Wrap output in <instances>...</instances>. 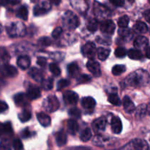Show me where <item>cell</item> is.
<instances>
[{"label": "cell", "instance_id": "cell-1", "mask_svg": "<svg viewBox=\"0 0 150 150\" xmlns=\"http://www.w3.org/2000/svg\"><path fill=\"white\" fill-rule=\"evenodd\" d=\"M149 76L147 72L144 70H138L129 75L125 81V83L130 86H142L149 82Z\"/></svg>", "mask_w": 150, "mask_h": 150}, {"label": "cell", "instance_id": "cell-2", "mask_svg": "<svg viewBox=\"0 0 150 150\" xmlns=\"http://www.w3.org/2000/svg\"><path fill=\"white\" fill-rule=\"evenodd\" d=\"M62 24L66 29L73 30L79 26V18L73 12L67 11L62 16Z\"/></svg>", "mask_w": 150, "mask_h": 150}, {"label": "cell", "instance_id": "cell-3", "mask_svg": "<svg viewBox=\"0 0 150 150\" xmlns=\"http://www.w3.org/2000/svg\"><path fill=\"white\" fill-rule=\"evenodd\" d=\"M7 31L10 37H21L25 35L26 28L22 23L13 22L7 26Z\"/></svg>", "mask_w": 150, "mask_h": 150}, {"label": "cell", "instance_id": "cell-4", "mask_svg": "<svg viewBox=\"0 0 150 150\" xmlns=\"http://www.w3.org/2000/svg\"><path fill=\"white\" fill-rule=\"evenodd\" d=\"M42 106L48 112H54L59 108V102L57 97L54 95H50L44 100Z\"/></svg>", "mask_w": 150, "mask_h": 150}, {"label": "cell", "instance_id": "cell-5", "mask_svg": "<svg viewBox=\"0 0 150 150\" xmlns=\"http://www.w3.org/2000/svg\"><path fill=\"white\" fill-rule=\"evenodd\" d=\"M122 149H148L149 146L145 141L142 139H136L131 141L130 143L127 144L126 146L122 147Z\"/></svg>", "mask_w": 150, "mask_h": 150}, {"label": "cell", "instance_id": "cell-6", "mask_svg": "<svg viewBox=\"0 0 150 150\" xmlns=\"http://www.w3.org/2000/svg\"><path fill=\"white\" fill-rule=\"evenodd\" d=\"M97 52H98V51L96 49V46L92 42H86L82 48V54H83V55L85 57L90 59L95 57Z\"/></svg>", "mask_w": 150, "mask_h": 150}, {"label": "cell", "instance_id": "cell-7", "mask_svg": "<svg viewBox=\"0 0 150 150\" xmlns=\"http://www.w3.org/2000/svg\"><path fill=\"white\" fill-rule=\"evenodd\" d=\"M116 29V25L112 20H105L101 22L100 30L103 33L112 35Z\"/></svg>", "mask_w": 150, "mask_h": 150}, {"label": "cell", "instance_id": "cell-8", "mask_svg": "<svg viewBox=\"0 0 150 150\" xmlns=\"http://www.w3.org/2000/svg\"><path fill=\"white\" fill-rule=\"evenodd\" d=\"M51 10V5L47 1H42V3L35 5L34 7L33 13L35 16H40L45 15Z\"/></svg>", "mask_w": 150, "mask_h": 150}, {"label": "cell", "instance_id": "cell-9", "mask_svg": "<svg viewBox=\"0 0 150 150\" xmlns=\"http://www.w3.org/2000/svg\"><path fill=\"white\" fill-rule=\"evenodd\" d=\"M86 67L95 77H100L101 76L100 65L98 62L90 59L86 63Z\"/></svg>", "mask_w": 150, "mask_h": 150}, {"label": "cell", "instance_id": "cell-10", "mask_svg": "<svg viewBox=\"0 0 150 150\" xmlns=\"http://www.w3.org/2000/svg\"><path fill=\"white\" fill-rule=\"evenodd\" d=\"M92 129L95 133H102L105 130V127H106V120L104 117H100L92 122Z\"/></svg>", "mask_w": 150, "mask_h": 150}, {"label": "cell", "instance_id": "cell-11", "mask_svg": "<svg viewBox=\"0 0 150 150\" xmlns=\"http://www.w3.org/2000/svg\"><path fill=\"white\" fill-rule=\"evenodd\" d=\"M63 99L67 104L76 105L79 100V96L73 91H67L63 94Z\"/></svg>", "mask_w": 150, "mask_h": 150}, {"label": "cell", "instance_id": "cell-12", "mask_svg": "<svg viewBox=\"0 0 150 150\" xmlns=\"http://www.w3.org/2000/svg\"><path fill=\"white\" fill-rule=\"evenodd\" d=\"M29 97L27 95L23 93H18L13 98L14 102L16 105L21 107H24L29 104Z\"/></svg>", "mask_w": 150, "mask_h": 150}, {"label": "cell", "instance_id": "cell-13", "mask_svg": "<svg viewBox=\"0 0 150 150\" xmlns=\"http://www.w3.org/2000/svg\"><path fill=\"white\" fill-rule=\"evenodd\" d=\"M1 73L6 77L13 78L17 76L18 70L15 67L9 64H4L1 67Z\"/></svg>", "mask_w": 150, "mask_h": 150}, {"label": "cell", "instance_id": "cell-14", "mask_svg": "<svg viewBox=\"0 0 150 150\" xmlns=\"http://www.w3.org/2000/svg\"><path fill=\"white\" fill-rule=\"evenodd\" d=\"M26 95L30 100H36L41 96V92L38 86L31 85L28 87Z\"/></svg>", "mask_w": 150, "mask_h": 150}, {"label": "cell", "instance_id": "cell-15", "mask_svg": "<svg viewBox=\"0 0 150 150\" xmlns=\"http://www.w3.org/2000/svg\"><path fill=\"white\" fill-rule=\"evenodd\" d=\"M111 125L113 133H116V134H119L122 130V124L121 120L119 117H113L111 122Z\"/></svg>", "mask_w": 150, "mask_h": 150}, {"label": "cell", "instance_id": "cell-16", "mask_svg": "<svg viewBox=\"0 0 150 150\" xmlns=\"http://www.w3.org/2000/svg\"><path fill=\"white\" fill-rule=\"evenodd\" d=\"M31 64L30 58L27 56H21L17 59V64L21 70H26L29 68Z\"/></svg>", "mask_w": 150, "mask_h": 150}, {"label": "cell", "instance_id": "cell-17", "mask_svg": "<svg viewBox=\"0 0 150 150\" xmlns=\"http://www.w3.org/2000/svg\"><path fill=\"white\" fill-rule=\"evenodd\" d=\"M67 134L63 130L58 131L55 135L56 142L59 146H62L65 145L67 143Z\"/></svg>", "mask_w": 150, "mask_h": 150}, {"label": "cell", "instance_id": "cell-18", "mask_svg": "<svg viewBox=\"0 0 150 150\" xmlns=\"http://www.w3.org/2000/svg\"><path fill=\"white\" fill-rule=\"evenodd\" d=\"M96 101L92 97H85L81 100V105L86 110H92L95 108Z\"/></svg>", "mask_w": 150, "mask_h": 150}, {"label": "cell", "instance_id": "cell-19", "mask_svg": "<svg viewBox=\"0 0 150 150\" xmlns=\"http://www.w3.org/2000/svg\"><path fill=\"white\" fill-rule=\"evenodd\" d=\"M29 76L36 81L37 82H42L43 81V75L42 73L40 70H38L36 67H32L29 70Z\"/></svg>", "mask_w": 150, "mask_h": 150}, {"label": "cell", "instance_id": "cell-20", "mask_svg": "<svg viewBox=\"0 0 150 150\" xmlns=\"http://www.w3.org/2000/svg\"><path fill=\"white\" fill-rule=\"evenodd\" d=\"M123 106H124L125 111L128 114H131L136 109L134 103L128 96H125L123 99Z\"/></svg>", "mask_w": 150, "mask_h": 150}, {"label": "cell", "instance_id": "cell-21", "mask_svg": "<svg viewBox=\"0 0 150 150\" xmlns=\"http://www.w3.org/2000/svg\"><path fill=\"white\" fill-rule=\"evenodd\" d=\"M37 118H38V122L42 126V127H48L51 125V118L48 115L43 112L38 113L37 115Z\"/></svg>", "mask_w": 150, "mask_h": 150}, {"label": "cell", "instance_id": "cell-22", "mask_svg": "<svg viewBox=\"0 0 150 150\" xmlns=\"http://www.w3.org/2000/svg\"><path fill=\"white\" fill-rule=\"evenodd\" d=\"M149 44V40L144 36H139L134 41V46L137 48H144Z\"/></svg>", "mask_w": 150, "mask_h": 150}, {"label": "cell", "instance_id": "cell-23", "mask_svg": "<svg viewBox=\"0 0 150 150\" xmlns=\"http://www.w3.org/2000/svg\"><path fill=\"white\" fill-rule=\"evenodd\" d=\"M67 73H68L69 76H71V77H77L79 75V73H80L78 64L75 62L68 64V66H67Z\"/></svg>", "mask_w": 150, "mask_h": 150}, {"label": "cell", "instance_id": "cell-24", "mask_svg": "<svg viewBox=\"0 0 150 150\" xmlns=\"http://www.w3.org/2000/svg\"><path fill=\"white\" fill-rule=\"evenodd\" d=\"M79 128V124L74 120H69L67 121V130L71 135H75Z\"/></svg>", "mask_w": 150, "mask_h": 150}, {"label": "cell", "instance_id": "cell-25", "mask_svg": "<svg viewBox=\"0 0 150 150\" xmlns=\"http://www.w3.org/2000/svg\"><path fill=\"white\" fill-rule=\"evenodd\" d=\"M133 29L135 30V32L139 34H144L147 32L148 27L146 23L144 22L138 21L133 26Z\"/></svg>", "mask_w": 150, "mask_h": 150}, {"label": "cell", "instance_id": "cell-26", "mask_svg": "<svg viewBox=\"0 0 150 150\" xmlns=\"http://www.w3.org/2000/svg\"><path fill=\"white\" fill-rule=\"evenodd\" d=\"M98 57L100 60L101 61H104V60L107 59L110 54V50L107 49L105 48H99L98 50Z\"/></svg>", "mask_w": 150, "mask_h": 150}, {"label": "cell", "instance_id": "cell-27", "mask_svg": "<svg viewBox=\"0 0 150 150\" xmlns=\"http://www.w3.org/2000/svg\"><path fill=\"white\" fill-rule=\"evenodd\" d=\"M146 109H147V107H146V105L145 104H142V105H139L137 108V109H136V118L138 120H142L143 117H144V116L146 114Z\"/></svg>", "mask_w": 150, "mask_h": 150}, {"label": "cell", "instance_id": "cell-28", "mask_svg": "<svg viewBox=\"0 0 150 150\" xmlns=\"http://www.w3.org/2000/svg\"><path fill=\"white\" fill-rule=\"evenodd\" d=\"M28 15H29V12H28V9L26 6H21V7H19L17 13V16L19 18L23 21H26L28 19Z\"/></svg>", "mask_w": 150, "mask_h": 150}, {"label": "cell", "instance_id": "cell-29", "mask_svg": "<svg viewBox=\"0 0 150 150\" xmlns=\"http://www.w3.org/2000/svg\"><path fill=\"white\" fill-rule=\"evenodd\" d=\"M32 118V114L29 111L25 109L23 110L20 114H18V119L21 122H26Z\"/></svg>", "mask_w": 150, "mask_h": 150}, {"label": "cell", "instance_id": "cell-30", "mask_svg": "<svg viewBox=\"0 0 150 150\" xmlns=\"http://www.w3.org/2000/svg\"><path fill=\"white\" fill-rule=\"evenodd\" d=\"M127 54L129 58L133 60H139L142 58V53L137 49H130Z\"/></svg>", "mask_w": 150, "mask_h": 150}, {"label": "cell", "instance_id": "cell-31", "mask_svg": "<svg viewBox=\"0 0 150 150\" xmlns=\"http://www.w3.org/2000/svg\"><path fill=\"white\" fill-rule=\"evenodd\" d=\"M92 138V132L89 128H85L84 130H82V132L80 134V139L82 142H86Z\"/></svg>", "mask_w": 150, "mask_h": 150}, {"label": "cell", "instance_id": "cell-32", "mask_svg": "<svg viewBox=\"0 0 150 150\" xmlns=\"http://www.w3.org/2000/svg\"><path fill=\"white\" fill-rule=\"evenodd\" d=\"M1 135H7L13 133V129H12V125L10 122H7L1 125Z\"/></svg>", "mask_w": 150, "mask_h": 150}, {"label": "cell", "instance_id": "cell-33", "mask_svg": "<svg viewBox=\"0 0 150 150\" xmlns=\"http://www.w3.org/2000/svg\"><path fill=\"white\" fill-rule=\"evenodd\" d=\"M126 70V67L122 64H117L114 66L112 68V73L114 76H120L122 73H125Z\"/></svg>", "mask_w": 150, "mask_h": 150}, {"label": "cell", "instance_id": "cell-34", "mask_svg": "<svg viewBox=\"0 0 150 150\" xmlns=\"http://www.w3.org/2000/svg\"><path fill=\"white\" fill-rule=\"evenodd\" d=\"M54 86V80L51 78H48L42 81V88L44 90H51Z\"/></svg>", "mask_w": 150, "mask_h": 150}, {"label": "cell", "instance_id": "cell-35", "mask_svg": "<svg viewBox=\"0 0 150 150\" xmlns=\"http://www.w3.org/2000/svg\"><path fill=\"white\" fill-rule=\"evenodd\" d=\"M108 100L110 103L114 105H121L122 101L120 99L118 95L117 94H111L109 95L108 98Z\"/></svg>", "mask_w": 150, "mask_h": 150}, {"label": "cell", "instance_id": "cell-36", "mask_svg": "<svg viewBox=\"0 0 150 150\" xmlns=\"http://www.w3.org/2000/svg\"><path fill=\"white\" fill-rule=\"evenodd\" d=\"M98 28V23L96 19H90L87 23V29L90 32H95Z\"/></svg>", "mask_w": 150, "mask_h": 150}, {"label": "cell", "instance_id": "cell-37", "mask_svg": "<svg viewBox=\"0 0 150 150\" xmlns=\"http://www.w3.org/2000/svg\"><path fill=\"white\" fill-rule=\"evenodd\" d=\"M130 19L127 16H123L119 18L118 21V26L120 28H126L129 24Z\"/></svg>", "mask_w": 150, "mask_h": 150}, {"label": "cell", "instance_id": "cell-38", "mask_svg": "<svg viewBox=\"0 0 150 150\" xmlns=\"http://www.w3.org/2000/svg\"><path fill=\"white\" fill-rule=\"evenodd\" d=\"M49 70L51 72V73L55 76H59L61 73V70H60L59 67L55 63H51L49 64Z\"/></svg>", "mask_w": 150, "mask_h": 150}, {"label": "cell", "instance_id": "cell-39", "mask_svg": "<svg viewBox=\"0 0 150 150\" xmlns=\"http://www.w3.org/2000/svg\"><path fill=\"white\" fill-rule=\"evenodd\" d=\"M38 45L42 47H47L51 45V40L48 37H42V38H40L38 40Z\"/></svg>", "mask_w": 150, "mask_h": 150}, {"label": "cell", "instance_id": "cell-40", "mask_svg": "<svg viewBox=\"0 0 150 150\" xmlns=\"http://www.w3.org/2000/svg\"><path fill=\"white\" fill-rule=\"evenodd\" d=\"M68 114L73 118L79 119L81 115V112L78 108H72L69 110Z\"/></svg>", "mask_w": 150, "mask_h": 150}, {"label": "cell", "instance_id": "cell-41", "mask_svg": "<svg viewBox=\"0 0 150 150\" xmlns=\"http://www.w3.org/2000/svg\"><path fill=\"white\" fill-rule=\"evenodd\" d=\"M70 81L67 79H61L57 83V90H62L70 85Z\"/></svg>", "mask_w": 150, "mask_h": 150}, {"label": "cell", "instance_id": "cell-42", "mask_svg": "<svg viewBox=\"0 0 150 150\" xmlns=\"http://www.w3.org/2000/svg\"><path fill=\"white\" fill-rule=\"evenodd\" d=\"M119 35L121 37L122 39H126V38H130V35H131L130 34V31L128 29L126 28H121V29L119 30Z\"/></svg>", "mask_w": 150, "mask_h": 150}, {"label": "cell", "instance_id": "cell-43", "mask_svg": "<svg viewBox=\"0 0 150 150\" xmlns=\"http://www.w3.org/2000/svg\"><path fill=\"white\" fill-rule=\"evenodd\" d=\"M114 54H115L116 57H118V58H123V57H125V55L127 54V51H126V49L125 48L120 47V48H117V49L115 50Z\"/></svg>", "mask_w": 150, "mask_h": 150}, {"label": "cell", "instance_id": "cell-44", "mask_svg": "<svg viewBox=\"0 0 150 150\" xmlns=\"http://www.w3.org/2000/svg\"><path fill=\"white\" fill-rule=\"evenodd\" d=\"M10 55L8 54V53L7 52L6 50H4V48H1V60L3 63H7L10 60Z\"/></svg>", "mask_w": 150, "mask_h": 150}, {"label": "cell", "instance_id": "cell-45", "mask_svg": "<svg viewBox=\"0 0 150 150\" xmlns=\"http://www.w3.org/2000/svg\"><path fill=\"white\" fill-rule=\"evenodd\" d=\"M91 81V78L86 74H82L78 79L79 83H86Z\"/></svg>", "mask_w": 150, "mask_h": 150}, {"label": "cell", "instance_id": "cell-46", "mask_svg": "<svg viewBox=\"0 0 150 150\" xmlns=\"http://www.w3.org/2000/svg\"><path fill=\"white\" fill-rule=\"evenodd\" d=\"M13 148H14L15 149H18V150L23 149V148L21 141L18 139H16L13 140Z\"/></svg>", "mask_w": 150, "mask_h": 150}, {"label": "cell", "instance_id": "cell-47", "mask_svg": "<svg viewBox=\"0 0 150 150\" xmlns=\"http://www.w3.org/2000/svg\"><path fill=\"white\" fill-rule=\"evenodd\" d=\"M62 28L58 26V27L55 28L54 30L53 31L52 37L54 39H57V38H58L62 35Z\"/></svg>", "mask_w": 150, "mask_h": 150}, {"label": "cell", "instance_id": "cell-48", "mask_svg": "<svg viewBox=\"0 0 150 150\" xmlns=\"http://www.w3.org/2000/svg\"><path fill=\"white\" fill-rule=\"evenodd\" d=\"M21 137L24 139H29V138H30L31 136H32V133H31V131L29 129L26 128L23 130H22L21 133Z\"/></svg>", "mask_w": 150, "mask_h": 150}, {"label": "cell", "instance_id": "cell-49", "mask_svg": "<svg viewBox=\"0 0 150 150\" xmlns=\"http://www.w3.org/2000/svg\"><path fill=\"white\" fill-rule=\"evenodd\" d=\"M37 63H38V65H40V67H45L46 65L47 60L46 59L44 58V57H38V60H37Z\"/></svg>", "mask_w": 150, "mask_h": 150}, {"label": "cell", "instance_id": "cell-50", "mask_svg": "<svg viewBox=\"0 0 150 150\" xmlns=\"http://www.w3.org/2000/svg\"><path fill=\"white\" fill-rule=\"evenodd\" d=\"M109 1L117 7H122L125 4V0H109Z\"/></svg>", "mask_w": 150, "mask_h": 150}, {"label": "cell", "instance_id": "cell-51", "mask_svg": "<svg viewBox=\"0 0 150 150\" xmlns=\"http://www.w3.org/2000/svg\"><path fill=\"white\" fill-rule=\"evenodd\" d=\"M7 108H8V105L4 101H1V105H0V109H1V113H4V111H7Z\"/></svg>", "mask_w": 150, "mask_h": 150}, {"label": "cell", "instance_id": "cell-52", "mask_svg": "<svg viewBox=\"0 0 150 150\" xmlns=\"http://www.w3.org/2000/svg\"><path fill=\"white\" fill-rule=\"evenodd\" d=\"M144 17L145 20L150 23V10H146L144 13Z\"/></svg>", "mask_w": 150, "mask_h": 150}, {"label": "cell", "instance_id": "cell-53", "mask_svg": "<svg viewBox=\"0 0 150 150\" xmlns=\"http://www.w3.org/2000/svg\"><path fill=\"white\" fill-rule=\"evenodd\" d=\"M50 1L51 2V4H54V5H59L61 2V0H50Z\"/></svg>", "mask_w": 150, "mask_h": 150}, {"label": "cell", "instance_id": "cell-54", "mask_svg": "<svg viewBox=\"0 0 150 150\" xmlns=\"http://www.w3.org/2000/svg\"><path fill=\"white\" fill-rule=\"evenodd\" d=\"M21 0H9V2L12 4H17L21 2Z\"/></svg>", "mask_w": 150, "mask_h": 150}, {"label": "cell", "instance_id": "cell-55", "mask_svg": "<svg viewBox=\"0 0 150 150\" xmlns=\"http://www.w3.org/2000/svg\"><path fill=\"white\" fill-rule=\"evenodd\" d=\"M146 56L148 59H150V46L146 48Z\"/></svg>", "mask_w": 150, "mask_h": 150}, {"label": "cell", "instance_id": "cell-56", "mask_svg": "<svg viewBox=\"0 0 150 150\" xmlns=\"http://www.w3.org/2000/svg\"><path fill=\"white\" fill-rule=\"evenodd\" d=\"M1 1V4L2 6H5L9 2V0H0Z\"/></svg>", "mask_w": 150, "mask_h": 150}, {"label": "cell", "instance_id": "cell-57", "mask_svg": "<svg viewBox=\"0 0 150 150\" xmlns=\"http://www.w3.org/2000/svg\"><path fill=\"white\" fill-rule=\"evenodd\" d=\"M127 1H128L129 2H130V3H133V1H135V0H127Z\"/></svg>", "mask_w": 150, "mask_h": 150}, {"label": "cell", "instance_id": "cell-58", "mask_svg": "<svg viewBox=\"0 0 150 150\" xmlns=\"http://www.w3.org/2000/svg\"><path fill=\"white\" fill-rule=\"evenodd\" d=\"M149 85H150V77H149Z\"/></svg>", "mask_w": 150, "mask_h": 150}, {"label": "cell", "instance_id": "cell-59", "mask_svg": "<svg viewBox=\"0 0 150 150\" xmlns=\"http://www.w3.org/2000/svg\"><path fill=\"white\" fill-rule=\"evenodd\" d=\"M148 1H149V2L150 3V0H148Z\"/></svg>", "mask_w": 150, "mask_h": 150}, {"label": "cell", "instance_id": "cell-60", "mask_svg": "<svg viewBox=\"0 0 150 150\" xmlns=\"http://www.w3.org/2000/svg\"><path fill=\"white\" fill-rule=\"evenodd\" d=\"M149 141H150V140H149Z\"/></svg>", "mask_w": 150, "mask_h": 150}]
</instances>
